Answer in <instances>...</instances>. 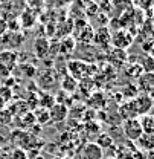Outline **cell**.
Segmentation results:
<instances>
[{"label": "cell", "mask_w": 154, "mask_h": 159, "mask_svg": "<svg viewBox=\"0 0 154 159\" xmlns=\"http://www.w3.org/2000/svg\"><path fill=\"white\" fill-rule=\"evenodd\" d=\"M77 44H78V41L72 35H67L64 39H59L58 40V52L63 54V55H70V54L75 52Z\"/></svg>", "instance_id": "obj_14"}, {"label": "cell", "mask_w": 154, "mask_h": 159, "mask_svg": "<svg viewBox=\"0 0 154 159\" xmlns=\"http://www.w3.org/2000/svg\"><path fill=\"white\" fill-rule=\"evenodd\" d=\"M0 2H5V0H0Z\"/></svg>", "instance_id": "obj_46"}, {"label": "cell", "mask_w": 154, "mask_h": 159, "mask_svg": "<svg viewBox=\"0 0 154 159\" xmlns=\"http://www.w3.org/2000/svg\"><path fill=\"white\" fill-rule=\"evenodd\" d=\"M79 159H104V150L96 142L89 141L79 150Z\"/></svg>", "instance_id": "obj_6"}, {"label": "cell", "mask_w": 154, "mask_h": 159, "mask_svg": "<svg viewBox=\"0 0 154 159\" xmlns=\"http://www.w3.org/2000/svg\"><path fill=\"white\" fill-rule=\"evenodd\" d=\"M136 81H137L136 87H137L139 93L151 95L154 92V72H143Z\"/></svg>", "instance_id": "obj_7"}, {"label": "cell", "mask_w": 154, "mask_h": 159, "mask_svg": "<svg viewBox=\"0 0 154 159\" xmlns=\"http://www.w3.org/2000/svg\"><path fill=\"white\" fill-rule=\"evenodd\" d=\"M5 106H6V104H5V101L0 98V110H2V109H5Z\"/></svg>", "instance_id": "obj_41"}, {"label": "cell", "mask_w": 154, "mask_h": 159, "mask_svg": "<svg viewBox=\"0 0 154 159\" xmlns=\"http://www.w3.org/2000/svg\"><path fill=\"white\" fill-rule=\"evenodd\" d=\"M107 159H116V158H107Z\"/></svg>", "instance_id": "obj_44"}, {"label": "cell", "mask_w": 154, "mask_h": 159, "mask_svg": "<svg viewBox=\"0 0 154 159\" xmlns=\"http://www.w3.org/2000/svg\"><path fill=\"white\" fill-rule=\"evenodd\" d=\"M148 55H151V57L154 58V43H153V48H151V51H150V54H148Z\"/></svg>", "instance_id": "obj_42"}, {"label": "cell", "mask_w": 154, "mask_h": 159, "mask_svg": "<svg viewBox=\"0 0 154 159\" xmlns=\"http://www.w3.org/2000/svg\"><path fill=\"white\" fill-rule=\"evenodd\" d=\"M140 67L143 69V72H154V58L151 55H145L140 60Z\"/></svg>", "instance_id": "obj_33"}, {"label": "cell", "mask_w": 154, "mask_h": 159, "mask_svg": "<svg viewBox=\"0 0 154 159\" xmlns=\"http://www.w3.org/2000/svg\"><path fill=\"white\" fill-rule=\"evenodd\" d=\"M0 87H2V80H0Z\"/></svg>", "instance_id": "obj_43"}, {"label": "cell", "mask_w": 154, "mask_h": 159, "mask_svg": "<svg viewBox=\"0 0 154 159\" xmlns=\"http://www.w3.org/2000/svg\"><path fill=\"white\" fill-rule=\"evenodd\" d=\"M38 20V12L29 6H26L19 16V23H20V28L23 29H29V28H34L35 23Z\"/></svg>", "instance_id": "obj_9"}, {"label": "cell", "mask_w": 154, "mask_h": 159, "mask_svg": "<svg viewBox=\"0 0 154 159\" xmlns=\"http://www.w3.org/2000/svg\"><path fill=\"white\" fill-rule=\"evenodd\" d=\"M93 43L99 48L107 49L112 44V31L107 26H99L93 34Z\"/></svg>", "instance_id": "obj_11"}, {"label": "cell", "mask_w": 154, "mask_h": 159, "mask_svg": "<svg viewBox=\"0 0 154 159\" xmlns=\"http://www.w3.org/2000/svg\"><path fill=\"white\" fill-rule=\"evenodd\" d=\"M73 32V19H66L63 21H58V25H55V35L58 40L64 39L67 35H72Z\"/></svg>", "instance_id": "obj_15"}, {"label": "cell", "mask_w": 154, "mask_h": 159, "mask_svg": "<svg viewBox=\"0 0 154 159\" xmlns=\"http://www.w3.org/2000/svg\"><path fill=\"white\" fill-rule=\"evenodd\" d=\"M38 74V84L41 89H44V90H49L52 86H54V83H55V70L52 69V67H46L44 70H41V72H37Z\"/></svg>", "instance_id": "obj_13"}, {"label": "cell", "mask_w": 154, "mask_h": 159, "mask_svg": "<svg viewBox=\"0 0 154 159\" xmlns=\"http://www.w3.org/2000/svg\"><path fill=\"white\" fill-rule=\"evenodd\" d=\"M0 98L5 101V104H8L11 99L14 98V92L11 86H2L0 87Z\"/></svg>", "instance_id": "obj_34"}, {"label": "cell", "mask_w": 154, "mask_h": 159, "mask_svg": "<svg viewBox=\"0 0 154 159\" xmlns=\"http://www.w3.org/2000/svg\"><path fill=\"white\" fill-rule=\"evenodd\" d=\"M82 132L87 138L93 136L96 138L98 135L101 133V122H98L96 119H92V121H86L84 125H82Z\"/></svg>", "instance_id": "obj_22"}, {"label": "cell", "mask_w": 154, "mask_h": 159, "mask_svg": "<svg viewBox=\"0 0 154 159\" xmlns=\"http://www.w3.org/2000/svg\"><path fill=\"white\" fill-rule=\"evenodd\" d=\"M133 34L127 29H117L115 32H112V46L116 49H122L127 51L131 44H133Z\"/></svg>", "instance_id": "obj_4"}, {"label": "cell", "mask_w": 154, "mask_h": 159, "mask_svg": "<svg viewBox=\"0 0 154 159\" xmlns=\"http://www.w3.org/2000/svg\"><path fill=\"white\" fill-rule=\"evenodd\" d=\"M89 106H90V109L95 110V112L102 110V109L107 106V98H105V95H104L102 92H95V93H92V95L89 97Z\"/></svg>", "instance_id": "obj_18"}, {"label": "cell", "mask_w": 154, "mask_h": 159, "mask_svg": "<svg viewBox=\"0 0 154 159\" xmlns=\"http://www.w3.org/2000/svg\"><path fill=\"white\" fill-rule=\"evenodd\" d=\"M93 142H96L102 150H104V148H112V147L115 145V139H113V136H112L110 133H105V132H101L96 138H95Z\"/></svg>", "instance_id": "obj_26"}, {"label": "cell", "mask_w": 154, "mask_h": 159, "mask_svg": "<svg viewBox=\"0 0 154 159\" xmlns=\"http://www.w3.org/2000/svg\"><path fill=\"white\" fill-rule=\"evenodd\" d=\"M143 74V69L140 67L139 61H128L125 66V75L131 80H137Z\"/></svg>", "instance_id": "obj_23"}, {"label": "cell", "mask_w": 154, "mask_h": 159, "mask_svg": "<svg viewBox=\"0 0 154 159\" xmlns=\"http://www.w3.org/2000/svg\"><path fill=\"white\" fill-rule=\"evenodd\" d=\"M133 102V107H134V112L139 116H143V115H148L151 110H153V106H154V101L150 95H145V93H139L136 98L131 99Z\"/></svg>", "instance_id": "obj_5"}, {"label": "cell", "mask_w": 154, "mask_h": 159, "mask_svg": "<svg viewBox=\"0 0 154 159\" xmlns=\"http://www.w3.org/2000/svg\"><path fill=\"white\" fill-rule=\"evenodd\" d=\"M121 95H122V98H127V101H128V99L136 98V97L139 95V90H137L136 84L128 83V84H125V87H124V90H122Z\"/></svg>", "instance_id": "obj_30"}, {"label": "cell", "mask_w": 154, "mask_h": 159, "mask_svg": "<svg viewBox=\"0 0 154 159\" xmlns=\"http://www.w3.org/2000/svg\"><path fill=\"white\" fill-rule=\"evenodd\" d=\"M78 89V80L73 78L70 74H64L63 78H61V90L66 92V93H73Z\"/></svg>", "instance_id": "obj_20"}, {"label": "cell", "mask_w": 154, "mask_h": 159, "mask_svg": "<svg viewBox=\"0 0 154 159\" xmlns=\"http://www.w3.org/2000/svg\"><path fill=\"white\" fill-rule=\"evenodd\" d=\"M19 63V52L15 51H2L0 52V75L3 77H9L11 72L15 70Z\"/></svg>", "instance_id": "obj_2"}, {"label": "cell", "mask_w": 154, "mask_h": 159, "mask_svg": "<svg viewBox=\"0 0 154 159\" xmlns=\"http://www.w3.org/2000/svg\"><path fill=\"white\" fill-rule=\"evenodd\" d=\"M6 32H8V21L3 16H0V37L5 35Z\"/></svg>", "instance_id": "obj_39"}, {"label": "cell", "mask_w": 154, "mask_h": 159, "mask_svg": "<svg viewBox=\"0 0 154 159\" xmlns=\"http://www.w3.org/2000/svg\"><path fill=\"white\" fill-rule=\"evenodd\" d=\"M43 3H44V0H28V6L32 8V9H35L37 12H38L40 8L43 6Z\"/></svg>", "instance_id": "obj_38"}, {"label": "cell", "mask_w": 154, "mask_h": 159, "mask_svg": "<svg viewBox=\"0 0 154 159\" xmlns=\"http://www.w3.org/2000/svg\"><path fill=\"white\" fill-rule=\"evenodd\" d=\"M140 124H142V130L143 133H154V115L148 113L140 116Z\"/></svg>", "instance_id": "obj_29"}, {"label": "cell", "mask_w": 154, "mask_h": 159, "mask_svg": "<svg viewBox=\"0 0 154 159\" xmlns=\"http://www.w3.org/2000/svg\"><path fill=\"white\" fill-rule=\"evenodd\" d=\"M66 159H70V158H66Z\"/></svg>", "instance_id": "obj_47"}, {"label": "cell", "mask_w": 154, "mask_h": 159, "mask_svg": "<svg viewBox=\"0 0 154 159\" xmlns=\"http://www.w3.org/2000/svg\"><path fill=\"white\" fill-rule=\"evenodd\" d=\"M20 70L23 72L24 77H29V78H34L37 75V67L34 64H29L28 61L23 63V64H20Z\"/></svg>", "instance_id": "obj_32"}, {"label": "cell", "mask_w": 154, "mask_h": 159, "mask_svg": "<svg viewBox=\"0 0 154 159\" xmlns=\"http://www.w3.org/2000/svg\"><path fill=\"white\" fill-rule=\"evenodd\" d=\"M145 159H154V150L148 152V155H147V158H145Z\"/></svg>", "instance_id": "obj_40"}, {"label": "cell", "mask_w": 154, "mask_h": 159, "mask_svg": "<svg viewBox=\"0 0 154 159\" xmlns=\"http://www.w3.org/2000/svg\"><path fill=\"white\" fill-rule=\"evenodd\" d=\"M14 119H15V122H19V129H20V130H24V132L31 130V129L37 124L32 112H26L24 115L17 116V118H14Z\"/></svg>", "instance_id": "obj_19"}, {"label": "cell", "mask_w": 154, "mask_h": 159, "mask_svg": "<svg viewBox=\"0 0 154 159\" xmlns=\"http://www.w3.org/2000/svg\"><path fill=\"white\" fill-rule=\"evenodd\" d=\"M34 55L38 60H46L49 55V39L37 37L34 40Z\"/></svg>", "instance_id": "obj_12"}, {"label": "cell", "mask_w": 154, "mask_h": 159, "mask_svg": "<svg viewBox=\"0 0 154 159\" xmlns=\"http://www.w3.org/2000/svg\"><path fill=\"white\" fill-rule=\"evenodd\" d=\"M67 2H73V0H67Z\"/></svg>", "instance_id": "obj_45"}, {"label": "cell", "mask_w": 154, "mask_h": 159, "mask_svg": "<svg viewBox=\"0 0 154 159\" xmlns=\"http://www.w3.org/2000/svg\"><path fill=\"white\" fill-rule=\"evenodd\" d=\"M117 115H119V118L122 119V121L137 118V115H136V112H134V107H133V102H131V99L124 101V102L119 106V109H117Z\"/></svg>", "instance_id": "obj_17"}, {"label": "cell", "mask_w": 154, "mask_h": 159, "mask_svg": "<svg viewBox=\"0 0 154 159\" xmlns=\"http://www.w3.org/2000/svg\"><path fill=\"white\" fill-rule=\"evenodd\" d=\"M32 113H34L35 122H37L38 125H41V124H49V122H51V118H49V110H46V109L37 107Z\"/></svg>", "instance_id": "obj_28"}, {"label": "cell", "mask_w": 154, "mask_h": 159, "mask_svg": "<svg viewBox=\"0 0 154 159\" xmlns=\"http://www.w3.org/2000/svg\"><path fill=\"white\" fill-rule=\"evenodd\" d=\"M107 60L112 63V64H117V66H122L127 63L128 60V54L127 51H122V49H116V48H112L107 54Z\"/></svg>", "instance_id": "obj_16"}, {"label": "cell", "mask_w": 154, "mask_h": 159, "mask_svg": "<svg viewBox=\"0 0 154 159\" xmlns=\"http://www.w3.org/2000/svg\"><path fill=\"white\" fill-rule=\"evenodd\" d=\"M93 72H96V66L86 60H70L67 63V74H70L78 81L90 78V75H95Z\"/></svg>", "instance_id": "obj_1"}, {"label": "cell", "mask_w": 154, "mask_h": 159, "mask_svg": "<svg viewBox=\"0 0 154 159\" xmlns=\"http://www.w3.org/2000/svg\"><path fill=\"white\" fill-rule=\"evenodd\" d=\"M122 132H124L125 138L128 139L130 142H137V139L143 135L140 119L133 118V119H127V121H124V124H122Z\"/></svg>", "instance_id": "obj_3"}, {"label": "cell", "mask_w": 154, "mask_h": 159, "mask_svg": "<svg viewBox=\"0 0 154 159\" xmlns=\"http://www.w3.org/2000/svg\"><path fill=\"white\" fill-rule=\"evenodd\" d=\"M137 144H139V148L143 152H151L154 150V133H143L140 138L137 139Z\"/></svg>", "instance_id": "obj_25"}, {"label": "cell", "mask_w": 154, "mask_h": 159, "mask_svg": "<svg viewBox=\"0 0 154 159\" xmlns=\"http://www.w3.org/2000/svg\"><path fill=\"white\" fill-rule=\"evenodd\" d=\"M99 12V8H98L96 2H90L87 5H84V17L89 19V17H96V14Z\"/></svg>", "instance_id": "obj_31"}, {"label": "cell", "mask_w": 154, "mask_h": 159, "mask_svg": "<svg viewBox=\"0 0 154 159\" xmlns=\"http://www.w3.org/2000/svg\"><path fill=\"white\" fill-rule=\"evenodd\" d=\"M69 116V107L66 104H59L55 102L51 109H49V118L52 124H59V122H64Z\"/></svg>", "instance_id": "obj_10"}, {"label": "cell", "mask_w": 154, "mask_h": 159, "mask_svg": "<svg viewBox=\"0 0 154 159\" xmlns=\"http://www.w3.org/2000/svg\"><path fill=\"white\" fill-rule=\"evenodd\" d=\"M8 110H9V113L14 116V118H17V116H21V115H24L26 112H29V107H28V104H26V101H23V99H19L17 102H12L9 107H8Z\"/></svg>", "instance_id": "obj_24"}, {"label": "cell", "mask_w": 154, "mask_h": 159, "mask_svg": "<svg viewBox=\"0 0 154 159\" xmlns=\"http://www.w3.org/2000/svg\"><path fill=\"white\" fill-rule=\"evenodd\" d=\"M133 6H134L133 0H112V11H116L117 16H122L131 11Z\"/></svg>", "instance_id": "obj_21"}, {"label": "cell", "mask_w": 154, "mask_h": 159, "mask_svg": "<svg viewBox=\"0 0 154 159\" xmlns=\"http://www.w3.org/2000/svg\"><path fill=\"white\" fill-rule=\"evenodd\" d=\"M98 8H99V12H104V14H108L112 11V0H101L96 2Z\"/></svg>", "instance_id": "obj_37"}, {"label": "cell", "mask_w": 154, "mask_h": 159, "mask_svg": "<svg viewBox=\"0 0 154 159\" xmlns=\"http://www.w3.org/2000/svg\"><path fill=\"white\" fill-rule=\"evenodd\" d=\"M38 107L41 109H46V110H49L57 101H55V97H52L49 92H43V93H38Z\"/></svg>", "instance_id": "obj_27"}, {"label": "cell", "mask_w": 154, "mask_h": 159, "mask_svg": "<svg viewBox=\"0 0 154 159\" xmlns=\"http://www.w3.org/2000/svg\"><path fill=\"white\" fill-rule=\"evenodd\" d=\"M12 121H14V116L9 113L8 109H2V110H0V124L8 125V124H11Z\"/></svg>", "instance_id": "obj_35"}, {"label": "cell", "mask_w": 154, "mask_h": 159, "mask_svg": "<svg viewBox=\"0 0 154 159\" xmlns=\"http://www.w3.org/2000/svg\"><path fill=\"white\" fill-rule=\"evenodd\" d=\"M8 159H28V153H26V150L15 147V148H12V152L9 153Z\"/></svg>", "instance_id": "obj_36"}, {"label": "cell", "mask_w": 154, "mask_h": 159, "mask_svg": "<svg viewBox=\"0 0 154 159\" xmlns=\"http://www.w3.org/2000/svg\"><path fill=\"white\" fill-rule=\"evenodd\" d=\"M2 39V44L5 48H8V51H15L19 49L20 46L24 43V37L21 32H12V31H8L5 35L0 37Z\"/></svg>", "instance_id": "obj_8"}]
</instances>
